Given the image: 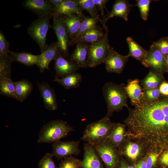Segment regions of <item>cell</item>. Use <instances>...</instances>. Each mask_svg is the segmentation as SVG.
<instances>
[{"mask_svg": "<svg viewBox=\"0 0 168 168\" xmlns=\"http://www.w3.org/2000/svg\"><path fill=\"white\" fill-rule=\"evenodd\" d=\"M134 5L130 4L127 0H117L114 3L110 12L107 11V14L100 20L102 26H106L107 20L111 18L117 16L123 18L125 21L128 20V16L131 7Z\"/></svg>", "mask_w": 168, "mask_h": 168, "instance_id": "cell-14", "label": "cell"}, {"mask_svg": "<svg viewBox=\"0 0 168 168\" xmlns=\"http://www.w3.org/2000/svg\"><path fill=\"white\" fill-rule=\"evenodd\" d=\"M128 109L129 115L124 121L128 127L125 136L154 150L168 135V96Z\"/></svg>", "mask_w": 168, "mask_h": 168, "instance_id": "cell-1", "label": "cell"}, {"mask_svg": "<svg viewBox=\"0 0 168 168\" xmlns=\"http://www.w3.org/2000/svg\"><path fill=\"white\" fill-rule=\"evenodd\" d=\"M129 49L128 57H132L137 60L141 61L146 57L147 53L146 50L136 42L130 37L126 38Z\"/></svg>", "mask_w": 168, "mask_h": 168, "instance_id": "cell-27", "label": "cell"}, {"mask_svg": "<svg viewBox=\"0 0 168 168\" xmlns=\"http://www.w3.org/2000/svg\"><path fill=\"white\" fill-rule=\"evenodd\" d=\"M125 86L124 83L119 85L112 82H107L104 86L102 92L107 109L105 117L110 118L114 112L122 110L124 107L129 108Z\"/></svg>", "mask_w": 168, "mask_h": 168, "instance_id": "cell-2", "label": "cell"}, {"mask_svg": "<svg viewBox=\"0 0 168 168\" xmlns=\"http://www.w3.org/2000/svg\"><path fill=\"white\" fill-rule=\"evenodd\" d=\"M141 62L144 66L156 72L161 73L168 70L164 56L154 48H150L146 57Z\"/></svg>", "mask_w": 168, "mask_h": 168, "instance_id": "cell-10", "label": "cell"}, {"mask_svg": "<svg viewBox=\"0 0 168 168\" xmlns=\"http://www.w3.org/2000/svg\"><path fill=\"white\" fill-rule=\"evenodd\" d=\"M82 160L70 156L62 159L57 168H81Z\"/></svg>", "mask_w": 168, "mask_h": 168, "instance_id": "cell-34", "label": "cell"}, {"mask_svg": "<svg viewBox=\"0 0 168 168\" xmlns=\"http://www.w3.org/2000/svg\"><path fill=\"white\" fill-rule=\"evenodd\" d=\"M143 91L144 94L143 102H152L158 99L160 97L161 93L158 88L153 89H143Z\"/></svg>", "mask_w": 168, "mask_h": 168, "instance_id": "cell-38", "label": "cell"}, {"mask_svg": "<svg viewBox=\"0 0 168 168\" xmlns=\"http://www.w3.org/2000/svg\"><path fill=\"white\" fill-rule=\"evenodd\" d=\"M135 167V168H147L146 160H141L136 165Z\"/></svg>", "mask_w": 168, "mask_h": 168, "instance_id": "cell-45", "label": "cell"}, {"mask_svg": "<svg viewBox=\"0 0 168 168\" xmlns=\"http://www.w3.org/2000/svg\"><path fill=\"white\" fill-rule=\"evenodd\" d=\"M136 1V5L139 9L141 17L144 21L147 20L149 12L150 5L152 1L137 0Z\"/></svg>", "mask_w": 168, "mask_h": 168, "instance_id": "cell-36", "label": "cell"}, {"mask_svg": "<svg viewBox=\"0 0 168 168\" xmlns=\"http://www.w3.org/2000/svg\"><path fill=\"white\" fill-rule=\"evenodd\" d=\"M125 125L115 123L107 140L113 146L119 147L123 142L125 137Z\"/></svg>", "mask_w": 168, "mask_h": 168, "instance_id": "cell-25", "label": "cell"}, {"mask_svg": "<svg viewBox=\"0 0 168 168\" xmlns=\"http://www.w3.org/2000/svg\"><path fill=\"white\" fill-rule=\"evenodd\" d=\"M56 77H63L77 72L80 68L76 63L67 59L60 52L54 60Z\"/></svg>", "mask_w": 168, "mask_h": 168, "instance_id": "cell-12", "label": "cell"}, {"mask_svg": "<svg viewBox=\"0 0 168 168\" xmlns=\"http://www.w3.org/2000/svg\"><path fill=\"white\" fill-rule=\"evenodd\" d=\"M128 58V55H121L113 48L104 63L106 70L109 72L120 74L123 70Z\"/></svg>", "mask_w": 168, "mask_h": 168, "instance_id": "cell-13", "label": "cell"}, {"mask_svg": "<svg viewBox=\"0 0 168 168\" xmlns=\"http://www.w3.org/2000/svg\"><path fill=\"white\" fill-rule=\"evenodd\" d=\"M102 27L105 30L103 39L99 42L90 44L87 57L88 67L90 68H95L104 63L113 48L109 44L108 28L106 26Z\"/></svg>", "mask_w": 168, "mask_h": 168, "instance_id": "cell-6", "label": "cell"}, {"mask_svg": "<svg viewBox=\"0 0 168 168\" xmlns=\"http://www.w3.org/2000/svg\"><path fill=\"white\" fill-rule=\"evenodd\" d=\"M60 53L57 42H52L47 48L40 54L38 63L37 65L41 72L49 70V65L55 59Z\"/></svg>", "mask_w": 168, "mask_h": 168, "instance_id": "cell-16", "label": "cell"}, {"mask_svg": "<svg viewBox=\"0 0 168 168\" xmlns=\"http://www.w3.org/2000/svg\"><path fill=\"white\" fill-rule=\"evenodd\" d=\"M78 0H64L59 5L54 7L53 14L58 15H69L76 14L84 17Z\"/></svg>", "mask_w": 168, "mask_h": 168, "instance_id": "cell-18", "label": "cell"}, {"mask_svg": "<svg viewBox=\"0 0 168 168\" xmlns=\"http://www.w3.org/2000/svg\"><path fill=\"white\" fill-rule=\"evenodd\" d=\"M106 168H117L121 159L119 150L107 139L105 142L94 145Z\"/></svg>", "mask_w": 168, "mask_h": 168, "instance_id": "cell-7", "label": "cell"}, {"mask_svg": "<svg viewBox=\"0 0 168 168\" xmlns=\"http://www.w3.org/2000/svg\"><path fill=\"white\" fill-rule=\"evenodd\" d=\"M120 155H125L133 161L136 160L139 156L141 151L140 146L137 143L130 142L119 149Z\"/></svg>", "mask_w": 168, "mask_h": 168, "instance_id": "cell-30", "label": "cell"}, {"mask_svg": "<svg viewBox=\"0 0 168 168\" xmlns=\"http://www.w3.org/2000/svg\"><path fill=\"white\" fill-rule=\"evenodd\" d=\"M95 4L97 7V9L100 12V15L103 18L105 17L104 13V9H105L107 11L108 10L105 7V5L108 0H93ZM102 18V19H103Z\"/></svg>", "mask_w": 168, "mask_h": 168, "instance_id": "cell-41", "label": "cell"}, {"mask_svg": "<svg viewBox=\"0 0 168 168\" xmlns=\"http://www.w3.org/2000/svg\"><path fill=\"white\" fill-rule=\"evenodd\" d=\"M15 88L16 99L22 102L31 94L33 86L31 82L25 79L14 82Z\"/></svg>", "mask_w": 168, "mask_h": 168, "instance_id": "cell-24", "label": "cell"}, {"mask_svg": "<svg viewBox=\"0 0 168 168\" xmlns=\"http://www.w3.org/2000/svg\"><path fill=\"white\" fill-rule=\"evenodd\" d=\"M103 29H104L103 27L101 28L99 25H97L83 35L76 39L72 42L70 45L80 42H84L90 44L100 41L103 39L105 35V33L102 31Z\"/></svg>", "mask_w": 168, "mask_h": 168, "instance_id": "cell-22", "label": "cell"}, {"mask_svg": "<svg viewBox=\"0 0 168 168\" xmlns=\"http://www.w3.org/2000/svg\"><path fill=\"white\" fill-rule=\"evenodd\" d=\"M150 48L159 51L164 56L168 54V36L164 37L154 42Z\"/></svg>", "mask_w": 168, "mask_h": 168, "instance_id": "cell-35", "label": "cell"}, {"mask_svg": "<svg viewBox=\"0 0 168 168\" xmlns=\"http://www.w3.org/2000/svg\"><path fill=\"white\" fill-rule=\"evenodd\" d=\"M52 13H48L38 16L33 21L27 29L28 34L37 44L41 51L44 52L48 45L46 43L48 31L52 26L50 23Z\"/></svg>", "mask_w": 168, "mask_h": 168, "instance_id": "cell-5", "label": "cell"}, {"mask_svg": "<svg viewBox=\"0 0 168 168\" xmlns=\"http://www.w3.org/2000/svg\"><path fill=\"white\" fill-rule=\"evenodd\" d=\"M159 154L156 152L150 154L146 160L147 168H153L155 165Z\"/></svg>", "mask_w": 168, "mask_h": 168, "instance_id": "cell-40", "label": "cell"}, {"mask_svg": "<svg viewBox=\"0 0 168 168\" xmlns=\"http://www.w3.org/2000/svg\"><path fill=\"white\" fill-rule=\"evenodd\" d=\"M9 44L2 31H0V57L9 55Z\"/></svg>", "mask_w": 168, "mask_h": 168, "instance_id": "cell-39", "label": "cell"}, {"mask_svg": "<svg viewBox=\"0 0 168 168\" xmlns=\"http://www.w3.org/2000/svg\"><path fill=\"white\" fill-rule=\"evenodd\" d=\"M90 46L89 44L84 42L77 43L75 49L70 56V60L77 63L80 68H87Z\"/></svg>", "mask_w": 168, "mask_h": 168, "instance_id": "cell-21", "label": "cell"}, {"mask_svg": "<svg viewBox=\"0 0 168 168\" xmlns=\"http://www.w3.org/2000/svg\"><path fill=\"white\" fill-rule=\"evenodd\" d=\"M81 168H104L103 163L94 145L85 142Z\"/></svg>", "mask_w": 168, "mask_h": 168, "instance_id": "cell-11", "label": "cell"}, {"mask_svg": "<svg viewBox=\"0 0 168 168\" xmlns=\"http://www.w3.org/2000/svg\"><path fill=\"white\" fill-rule=\"evenodd\" d=\"M168 69V54L164 56Z\"/></svg>", "mask_w": 168, "mask_h": 168, "instance_id": "cell-47", "label": "cell"}, {"mask_svg": "<svg viewBox=\"0 0 168 168\" xmlns=\"http://www.w3.org/2000/svg\"><path fill=\"white\" fill-rule=\"evenodd\" d=\"M161 94L168 96V83L164 82H162L158 88Z\"/></svg>", "mask_w": 168, "mask_h": 168, "instance_id": "cell-42", "label": "cell"}, {"mask_svg": "<svg viewBox=\"0 0 168 168\" xmlns=\"http://www.w3.org/2000/svg\"><path fill=\"white\" fill-rule=\"evenodd\" d=\"M100 20L99 15L96 17L85 16L75 38L69 44V46H70L72 42L76 39L82 36L94 27L97 25V23L100 21Z\"/></svg>", "mask_w": 168, "mask_h": 168, "instance_id": "cell-29", "label": "cell"}, {"mask_svg": "<svg viewBox=\"0 0 168 168\" xmlns=\"http://www.w3.org/2000/svg\"><path fill=\"white\" fill-rule=\"evenodd\" d=\"M37 86L45 107L49 110L57 108V104L54 90L47 82H37Z\"/></svg>", "mask_w": 168, "mask_h": 168, "instance_id": "cell-17", "label": "cell"}, {"mask_svg": "<svg viewBox=\"0 0 168 168\" xmlns=\"http://www.w3.org/2000/svg\"><path fill=\"white\" fill-rule=\"evenodd\" d=\"M13 62L10 55L0 57V77L11 78V64Z\"/></svg>", "mask_w": 168, "mask_h": 168, "instance_id": "cell-32", "label": "cell"}, {"mask_svg": "<svg viewBox=\"0 0 168 168\" xmlns=\"http://www.w3.org/2000/svg\"><path fill=\"white\" fill-rule=\"evenodd\" d=\"M168 72V70L167 71Z\"/></svg>", "mask_w": 168, "mask_h": 168, "instance_id": "cell-48", "label": "cell"}, {"mask_svg": "<svg viewBox=\"0 0 168 168\" xmlns=\"http://www.w3.org/2000/svg\"><path fill=\"white\" fill-rule=\"evenodd\" d=\"M82 10H86L92 17H96L99 15L97 8L93 0H78Z\"/></svg>", "mask_w": 168, "mask_h": 168, "instance_id": "cell-33", "label": "cell"}, {"mask_svg": "<svg viewBox=\"0 0 168 168\" xmlns=\"http://www.w3.org/2000/svg\"><path fill=\"white\" fill-rule=\"evenodd\" d=\"M23 7L37 15L38 16L53 13L54 6L49 0H25L22 2Z\"/></svg>", "mask_w": 168, "mask_h": 168, "instance_id": "cell-15", "label": "cell"}, {"mask_svg": "<svg viewBox=\"0 0 168 168\" xmlns=\"http://www.w3.org/2000/svg\"><path fill=\"white\" fill-rule=\"evenodd\" d=\"M0 93L8 97L16 99L14 82L11 78L0 77Z\"/></svg>", "mask_w": 168, "mask_h": 168, "instance_id": "cell-31", "label": "cell"}, {"mask_svg": "<svg viewBox=\"0 0 168 168\" xmlns=\"http://www.w3.org/2000/svg\"><path fill=\"white\" fill-rule=\"evenodd\" d=\"M160 161L162 164L168 166V151L165 152L162 155Z\"/></svg>", "mask_w": 168, "mask_h": 168, "instance_id": "cell-44", "label": "cell"}, {"mask_svg": "<svg viewBox=\"0 0 168 168\" xmlns=\"http://www.w3.org/2000/svg\"><path fill=\"white\" fill-rule=\"evenodd\" d=\"M60 16L68 33L69 44L75 38L85 16L76 14Z\"/></svg>", "mask_w": 168, "mask_h": 168, "instance_id": "cell-20", "label": "cell"}, {"mask_svg": "<svg viewBox=\"0 0 168 168\" xmlns=\"http://www.w3.org/2000/svg\"><path fill=\"white\" fill-rule=\"evenodd\" d=\"M82 80V75L79 73L76 72L61 78L55 77L54 81L65 89H68L78 87Z\"/></svg>", "mask_w": 168, "mask_h": 168, "instance_id": "cell-26", "label": "cell"}, {"mask_svg": "<svg viewBox=\"0 0 168 168\" xmlns=\"http://www.w3.org/2000/svg\"><path fill=\"white\" fill-rule=\"evenodd\" d=\"M115 124L105 116L88 124L80 139L93 145L102 143L108 139Z\"/></svg>", "mask_w": 168, "mask_h": 168, "instance_id": "cell-3", "label": "cell"}, {"mask_svg": "<svg viewBox=\"0 0 168 168\" xmlns=\"http://www.w3.org/2000/svg\"><path fill=\"white\" fill-rule=\"evenodd\" d=\"M79 143V140L56 141L52 144L51 154L58 160L68 156L78 155L81 152Z\"/></svg>", "mask_w": 168, "mask_h": 168, "instance_id": "cell-9", "label": "cell"}, {"mask_svg": "<svg viewBox=\"0 0 168 168\" xmlns=\"http://www.w3.org/2000/svg\"><path fill=\"white\" fill-rule=\"evenodd\" d=\"M138 79L129 80L125 90L132 104L134 106L140 104L143 101L144 94L143 88L139 84Z\"/></svg>", "mask_w": 168, "mask_h": 168, "instance_id": "cell-19", "label": "cell"}, {"mask_svg": "<svg viewBox=\"0 0 168 168\" xmlns=\"http://www.w3.org/2000/svg\"><path fill=\"white\" fill-rule=\"evenodd\" d=\"M64 0H49L50 2L54 6H57L61 3Z\"/></svg>", "mask_w": 168, "mask_h": 168, "instance_id": "cell-46", "label": "cell"}, {"mask_svg": "<svg viewBox=\"0 0 168 168\" xmlns=\"http://www.w3.org/2000/svg\"><path fill=\"white\" fill-rule=\"evenodd\" d=\"M53 156L50 153H46L38 162L39 168H57L52 159Z\"/></svg>", "mask_w": 168, "mask_h": 168, "instance_id": "cell-37", "label": "cell"}, {"mask_svg": "<svg viewBox=\"0 0 168 168\" xmlns=\"http://www.w3.org/2000/svg\"><path fill=\"white\" fill-rule=\"evenodd\" d=\"M73 128L66 121L55 120L44 124L39 133L38 143H53L66 137L71 132L74 131Z\"/></svg>", "mask_w": 168, "mask_h": 168, "instance_id": "cell-4", "label": "cell"}, {"mask_svg": "<svg viewBox=\"0 0 168 168\" xmlns=\"http://www.w3.org/2000/svg\"><path fill=\"white\" fill-rule=\"evenodd\" d=\"M161 74L150 70L148 74L141 81L143 89H150L158 88L162 79Z\"/></svg>", "mask_w": 168, "mask_h": 168, "instance_id": "cell-28", "label": "cell"}, {"mask_svg": "<svg viewBox=\"0 0 168 168\" xmlns=\"http://www.w3.org/2000/svg\"><path fill=\"white\" fill-rule=\"evenodd\" d=\"M52 18L53 23L51 28L57 37V42L60 52L65 57H67L69 56L68 50L69 39L67 30L60 16L52 14Z\"/></svg>", "mask_w": 168, "mask_h": 168, "instance_id": "cell-8", "label": "cell"}, {"mask_svg": "<svg viewBox=\"0 0 168 168\" xmlns=\"http://www.w3.org/2000/svg\"><path fill=\"white\" fill-rule=\"evenodd\" d=\"M117 168H135V167L129 165L123 158H122Z\"/></svg>", "mask_w": 168, "mask_h": 168, "instance_id": "cell-43", "label": "cell"}, {"mask_svg": "<svg viewBox=\"0 0 168 168\" xmlns=\"http://www.w3.org/2000/svg\"><path fill=\"white\" fill-rule=\"evenodd\" d=\"M9 54L13 62H18L27 67L37 65L40 56V54L36 55L24 51L17 52L10 50Z\"/></svg>", "mask_w": 168, "mask_h": 168, "instance_id": "cell-23", "label": "cell"}]
</instances>
